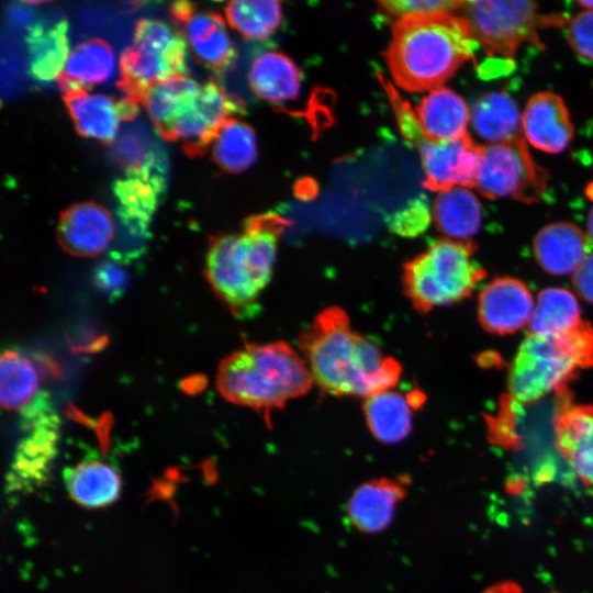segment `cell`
<instances>
[{
    "mask_svg": "<svg viewBox=\"0 0 593 593\" xmlns=\"http://www.w3.org/2000/svg\"><path fill=\"white\" fill-rule=\"evenodd\" d=\"M299 347L313 380L331 395L368 399L392 390L401 376L399 361L354 331L346 312L337 306L316 315L300 334Z\"/></svg>",
    "mask_w": 593,
    "mask_h": 593,
    "instance_id": "1",
    "label": "cell"
},
{
    "mask_svg": "<svg viewBox=\"0 0 593 593\" xmlns=\"http://www.w3.org/2000/svg\"><path fill=\"white\" fill-rule=\"evenodd\" d=\"M479 45L467 21L452 12H424L399 18L392 27L387 64L395 83L410 92L440 88Z\"/></svg>",
    "mask_w": 593,
    "mask_h": 593,
    "instance_id": "2",
    "label": "cell"
},
{
    "mask_svg": "<svg viewBox=\"0 0 593 593\" xmlns=\"http://www.w3.org/2000/svg\"><path fill=\"white\" fill-rule=\"evenodd\" d=\"M289 225L282 216L268 212L248 217L239 234L211 239L205 276L234 312L255 307L271 280L278 242Z\"/></svg>",
    "mask_w": 593,
    "mask_h": 593,
    "instance_id": "3",
    "label": "cell"
},
{
    "mask_svg": "<svg viewBox=\"0 0 593 593\" xmlns=\"http://www.w3.org/2000/svg\"><path fill=\"white\" fill-rule=\"evenodd\" d=\"M142 104L159 135L178 142L189 156L202 155L221 127L244 113L245 103L216 81L180 75L150 87Z\"/></svg>",
    "mask_w": 593,
    "mask_h": 593,
    "instance_id": "4",
    "label": "cell"
},
{
    "mask_svg": "<svg viewBox=\"0 0 593 593\" xmlns=\"http://www.w3.org/2000/svg\"><path fill=\"white\" fill-rule=\"evenodd\" d=\"M314 380L289 344H246L220 363L216 387L227 401L266 415L306 394Z\"/></svg>",
    "mask_w": 593,
    "mask_h": 593,
    "instance_id": "5",
    "label": "cell"
},
{
    "mask_svg": "<svg viewBox=\"0 0 593 593\" xmlns=\"http://www.w3.org/2000/svg\"><path fill=\"white\" fill-rule=\"evenodd\" d=\"M593 367V328L584 322L558 336L529 333L522 342L508 371V393L529 404L555 392L580 369Z\"/></svg>",
    "mask_w": 593,
    "mask_h": 593,
    "instance_id": "6",
    "label": "cell"
},
{
    "mask_svg": "<svg viewBox=\"0 0 593 593\" xmlns=\"http://www.w3.org/2000/svg\"><path fill=\"white\" fill-rule=\"evenodd\" d=\"M471 240L441 238L403 266V289L413 307L427 313L468 298L485 277Z\"/></svg>",
    "mask_w": 593,
    "mask_h": 593,
    "instance_id": "7",
    "label": "cell"
},
{
    "mask_svg": "<svg viewBox=\"0 0 593 593\" xmlns=\"http://www.w3.org/2000/svg\"><path fill=\"white\" fill-rule=\"evenodd\" d=\"M488 60L513 63L525 43L541 47L538 31L567 23L563 14H542L533 1H462L459 10Z\"/></svg>",
    "mask_w": 593,
    "mask_h": 593,
    "instance_id": "8",
    "label": "cell"
},
{
    "mask_svg": "<svg viewBox=\"0 0 593 593\" xmlns=\"http://www.w3.org/2000/svg\"><path fill=\"white\" fill-rule=\"evenodd\" d=\"M187 48L179 30L159 20H139L135 24L131 45L120 57L118 88L123 96L141 104L150 87L186 75Z\"/></svg>",
    "mask_w": 593,
    "mask_h": 593,
    "instance_id": "9",
    "label": "cell"
},
{
    "mask_svg": "<svg viewBox=\"0 0 593 593\" xmlns=\"http://www.w3.org/2000/svg\"><path fill=\"white\" fill-rule=\"evenodd\" d=\"M382 83L390 98L402 135L419 152L426 176L424 186L439 192L457 186L474 187L481 146L473 143L469 135L445 142L428 139L423 134L410 103L403 100L388 80Z\"/></svg>",
    "mask_w": 593,
    "mask_h": 593,
    "instance_id": "10",
    "label": "cell"
},
{
    "mask_svg": "<svg viewBox=\"0 0 593 593\" xmlns=\"http://www.w3.org/2000/svg\"><path fill=\"white\" fill-rule=\"evenodd\" d=\"M547 180L522 136L480 147L474 187L485 198L534 203L545 193Z\"/></svg>",
    "mask_w": 593,
    "mask_h": 593,
    "instance_id": "11",
    "label": "cell"
},
{
    "mask_svg": "<svg viewBox=\"0 0 593 593\" xmlns=\"http://www.w3.org/2000/svg\"><path fill=\"white\" fill-rule=\"evenodd\" d=\"M20 415L24 435L18 444L9 475L10 486L14 489L33 486L44 479L56 452L60 423L44 390Z\"/></svg>",
    "mask_w": 593,
    "mask_h": 593,
    "instance_id": "12",
    "label": "cell"
},
{
    "mask_svg": "<svg viewBox=\"0 0 593 593\" xmlns=\"http://www.w3.org/2000/svg\"><path fill=\"white\" fill-rule=\"evenodd\" d=\"M169 11L188 47L201 64L217 75L231 67L236 51L220 14L198 11L188 1L174 2Z\"/></svg>",
    "mask_w": 593,
    "mask_h": 593,
    "instance_id": "13",
    "label": "cell"
},
{
    "mask_svg": "<svg viewBox=\"0 0 593 593\" xmlns=\"http://www.w3.org/2000/svg\"><path fill=\"white\" fill-rule=\"evenodd\" d=\"M166 184V160L138 172L125 174L114 183L118 216L126 232L137 239L147 237L150 220Z\"/></svg>",
    "mask_w": 593,
    "mask_h": 593,
    "instance_id": "14",
    "label": "cell"
},
{
    "mask_svg": "<svg viewBox=\"0 0 593 593\" xmlns=\"http://www.w3.org/2000/svg\"><path fill=\"white\" fill-rule=\"evenodd\" d=\"M63 99L77 132L105 144L115 141L122 121L130 122L139 112V103L123 94L114 99L85 91L64 94Z\"/></svg>",
    "mask_w": 593,
    "mask_h": 593,
    "instance_id": "15",
    "label": "cell"
},
{
    "mask_svg": "<svg viewBox=\"0 0 593 593\" xmlns=\"http://www.w3.org/2000/svg\"><path fill=\"white\" fill-rule=\"evenodd\" d=\"M534 300L528 287L511 277L496 278L479 295L478 317L482 327L496 335H508L529 324Z\"/></svg>",
    "mask_w": 593,
    "mask_h": 593,
    "instance_id": "16",
    "label": "cell"
},
{
    "mask_svg": "<svg viewBox=\"0 0 593 593\" xmlns=\"http://www.w3.org/2000/svg\"><path fill=\"white\" fill-rule=\"evenodd\" d=\"M110 212L96 202L77 203L59 217L57 236L60 246L70 255L94 257L102 254L114 237Z\"/></svg>",
    "mask_w": 593,
    "mask_h": 593,
    "instance_id": "17",
    "label": "cell"
},
{
    "mask_svg": "<svg viewBox=\"0 0 593 593\" xmlns=\"http://www.w3.org/2000/svg\"><path fill=\"white\" fill-rule=\"evenodd\" d=\"M553 428L558 451L582 483L593 488V404L563 403Z\"/></svg>",
    "mask_w": 593,
    "mask_h": 593,
    "instance_id": "18",
    "label": "cell"
},
{
    "mask_svg": "<svg viewBox=\"0 0 593 593\" xmlns=\"http://www.w3.org/2000/svg\"><path fill=\"white\" fill-rule=\"evenodd\" d=\"M522 131L535 148L556 154L573 137V125L563 100L556 93L534 94L522 113Z\"/></svg>",
    "mask_w": 593,
    "mask_h": 593,
    "instance_id": "19",
    "label": "cell"
},
{
    "mask_svg": "<svg viewBox=\"0 0 593 593\" xmlns=\"http://www.w3.org/2000/svg\"><path fill=\"white\" fill-rule=\"evenodd\" d=\"M593 244L577 225L557 222L542 227L535 236L533 249L539 266L555 276L573 275Z\"/></svg>",
    "mask_w": 593,
    "mask_h": 593,
    "instance_id": "20",
    "label": "cell"
},
{
    "mask_svg": "<svg viewBox=\"0 0 593 593\" xmlns=\"http://www.w3.org/2000/svg\"><path fill=\"white\" fill-rule=\"evenodd\" d=\"M115 70L112 47L101 38L77 44L69 53L65 68L56 80L64 94L90 91L111 79Z\"/></svg>",
    "mask_w": 593,
    "mask_h": 593,
    "instance_id": "21",
    "label": "cell"
},
{
    "mask_svg": "<svg viewBox=\"0 0 593 593\" xmlns=\"http://www.w3.org/2000/svg\"><path fill=\"white\" fill-rule=\"evenodd\" d=\"M423 134L432 141L445 142L467 134L471 119L465 100L451 89L440 87L429 91L416 108Z\"/></svg>",
    "mask_w": 593,
    "mask_h": 593,
    "instance_id": "22",
    "label": "cell"
},
{
    "mask_svg": "<svg viewBox=\"0 0 593 593\" xmlns=\"http://www.w3.org/2000/svg\"><path fill=\"white\" fill-rule=\"evenodd\" d=\"M404 489L389 479L361 484L347 504V515L353 526L363 533H379L392 522Z\"/></svg>",
    "mask_w": 593,
    "mask_h": 593,
    "instance_id": "23",
    "label": "cell"
},
{
    "mask_svg": "<svg viewBox=\"0 0 593 593\" xmlns=\"http://www.w3.org/2000/svg\"><path fill=\"white\" fill-rule=\"evenodd\" d=\"M422 394H404L388 390L366 399L363 412L371 434L380 441L395 444L407 437L412 429L413 409Z\"/></svg>",
    "mask_w": 593,
    "mask_h": 593,
    "instance_id": "24",
    "label": "cell"
},
{
    "mask_svg": "<svg viewBox=\"0 0 593 593\" xmlns=\"http://www.w3.org/2000/svg\"><path fill=\"white\" fill-rule=\"evenodd\" d=\"M65 484L74 501L97 508L114 502L121 492V475L114 466L98 459L88 458L65 472Z\"/></svg>",
    "mask_w": 593,
    "mask_h": 593,
    "instance_id": "25",
    "label": "cell"
},
{
    "mask_svg": "<svg viewBox=\"0 0 593 593\" xmlns=\"http://www.w3.org/2000/svg\"><path fill=\"white\" fill-rule=\"evenodd\" d=\"M67 33L66 20L37 23L29 30V69L34 79L42 82L58 79L70 53Z\"/></svg>",
    "mask_w": 593,
    "mask_h": 593,
    "instance_id": "26",
    "label": "cell"
},
{
    "mask_svg": "<svg viewBox=\"0 0 593 593\" xmlns=\"http://www.w3.org/2000/svg\"><path fill=\"white\" fill-rule=\"evenodd\" d=\"M248 81L253 92L271 103H284L299 97L302 76L299 67L282 53L267 52L253 61Z\"/></svg>",
    "mask_w": 593,
    "mask_h": 593,
    "instance_id": "27",
    "label": "cell"
},
{
    "mask_svg": "<svg viewBox=\"0 0 593 593\" xmlns=\"http://www.w3.org/2000/svg\"><path fill=\"white\" fill-rule=\"evenodd\" d=\"M433 217L437 228L450 239L469 240L480 228L482 209L471 191L456 187L439 192L434 201Z\"/></svg>",
    "mask_w": 593,
    "mask_h": 593,
    "instance_id": "28",
    "label": "cell"
},
{
    "mask_svg": "<svg viewBox=\"0 0 593 593\" xmlns=\"http://www.w3.org/2000/svg\"><path fill=\"white\" fill-rule=\"evenodd\" d=\"M471 122L475 133L490 144L519 137L522 114L504 92H490L474 103Z\"/></svg>",
    "mask_w": 593,
    "mask_h": 593,
    "instance_id": "29",
    "label": "cell"
},
{
    "mask_svg": "<svg viewBox=\"0 0 593 593\" xmlns=\"http://www.w3.org/2000/svg\"><path fill=\"white\" fill-rule=\"evenodd\" d=\"M583 323L578 300L569 290L547 288L538 294L528 325L533 334L558 336L578 328Z\"/></svg>",
    "mask_w": 593,
    "mask_h": 593,
    "instance_id": "30",
    "label": "cell"
},
{
    "mask_svg": "<svg viewBox=\"0 0 593 593\" xmlns=\"http://www.w3.org/2000/svg\"><path fill=\"white\" fill-rule=\"evenodd\" d=\"M41 377L34 361L18 350H5L1 357L0 399L9 411H21L41 392Z\"/></svg>",
    "mask_w": 593,
    "mask_h": 593,
    "instance_id": "31",
    "label": "cell"
},
{
    "mask_svg": "<svg viewBox=\"0 0 593 593\" xmlns=\"http://www.w3.org/2000/svg\"><path fill=\"white\" fill-rule=\"evenodd\" d=\"M212 154L216 164L227 172L237 174L246 170L257 157L254 130L237 119H231L214 138Z\"/></svg>",
    "mask_w": 593,
    "mask_h": 593,
    "instance_id": "32",
    "label": "cell"
},
{
    "mask_svg": "<svg viewBox=\"0 0 593 593\" xmlns=\"http://www.w3.org/2000/svg\"><path fill=\"white\" fill-rule=\"evenodd\" d=\"M228 24L240 35L262 40L271 35L282 20L281 3L275 0H235L225 7Z\"/></svg>",
    "mask_w": 593,
    "mask_h": 593,
    "instance_id": "33",
    "label": "cell"
},
{
    "mask_svg": "<svg viewBox=\"0 0 593 593\" xmlns=\"http://www.w3.org/2000/svg\"><path fill=\"white\" fill-rule=\"evenodd\" d=\"M429 222L430 210L424 194L415 197L405 206L390 214L387 220L389 228L404 237L419 235L428 227Z\"/></svg>",
    "mask_w": 593,
    "mask_h": 593,
    "instance_id": "34",
    "label": "cell"
},
{
    "mask_svg": "<svg viewBox=\"0 0 593 593\" xmlns=\"http://www.w3.org/2000/svg\"><path fill=\"white\" fill-rule=\"evenodd\" d=\"M567 37L573 52L583 60L593 61V11L578 13L569 23Z\"/></svg>",
    "mask_w": 593,
    "mask_h": 593,
    "instance_id": "35",
    "label": "cell"
},
{
    "mask_svg": "<svg viewBox=\"0 0 593 593\" xmlns=\"http://www.w3.org/2000/svg\"><path fill=\"white\" fill-rule=\"evenodd\" d=\"M462 1L447 0H395L381 1L379 9L390 15L404 16L424 12H454L458 11Z\"/></svg>",
    "mask_w": 593,
    "mask_h": 593,
    "instance_id": "36",
    "label": "cell"
},
{
    "mask_svg": "<svg viewBox=\"0 0 593 593\" xmlns=\"http://www.w3.org/2000/svg\"><path fill=\"white\" fill-rule=\"evenodd\" d=\"M93 282L98 290L109 299L120 298L128 283V275L122 262L107 260L100 264L93 272Z\"/></svg>",
    "mask_w": 593,
    "mask_h": 593,
    "instance_id": "37",
    "label": "cell"
},
{
    "mask_svg": "<svg viewBox=\"0 0 593 593\" xmlns=\"http://www.w3.org/2000/svg\"><path fill=\"white\" fill-rule=\"evenodd\" d=\"M572 283L577 293L593 304V250L572 275Z\"/></svg>",
    "mask_w": 593,
    "mask_h": 593,
    "instance_id": "38",
    "label": "cell"
},
{
    "mask_svg": "<svg viewBox=\"0 0 593 593\" xmlns=\"http://www.w3.org/2000/svg\"><path fill=\"white\" fill-rule=\"evenodd\" d=\"M483 593H523L519 586L513 582L497 583L490 589H486Z\"/></svg>",
    "mask_w": 593,
    "mask_h": 593,
    "instance_id": "39",
    "label": "cell"
},
{
    "mask_svg": "<svg viewBox=\"0 0 593 593\" xmlns=\"http://www.w3.org/2000/svg\"><path fill=\"white\" fill-rule=\"evenodd\" d=\"M588 233L591 243L593 244V208L591 209L588 216Z\"/></svg>",
    "mask_w": 593,
    "mask_h": 593,
    "instance_id": "40",
    "label": "cell"
},
{
    "mask_svg": "<svg viewBox=\"0 0 593 593\" xmlns=\"http://www.w3.org/2000/svg\"><path fill=\"white\" fill-rule=\"evenodd\" d=\"M579 5H581L582 8L586 9V10H592L593 11V1L592 0H586V1H579Z\"/></svg>",
    "mask_w": 593,
    "mask_h": 593,
    "instance_id": "41",
    "label": "cell"
}]
</instances>
